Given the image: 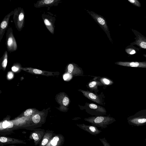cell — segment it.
Returning a JSON list of instances; mask_svg holds the SVG:
<instances>
[{
	"mask_svg": "<svg viewBox=\"0 0 146 146\" xmlns=\"http://www.w3.org/2000/svg\"><path fill=\"white\" fill-rule=\"evenodd\" d=\"M71 74L67 73L64 74L63 76V79L65 80H69L72 78Z\"/></svg>",
	"mask_w": 146,
	"mask_h": 146,
	"instance_id": "cell-20",
	"label": "cell"
},
{
	"mask_svg": "<svg viewBox=\"0 0 146 146\" xmlns=\"http://www.w3.org/2000/svg\"><path fill=\"white\" fill-rule=\"evenodd\" d=\"M7 139L5 137H1L0 138V141L2 143H5L7 141Z\"/></svg>",
	"mask_w": 146,
	"mask_h": 146,
	"instance_id": "cell-26",
	"label": "cell"
},
{
	"mask_svg": "<svg viewBox=\"0 0 146 146\" xmlns=\"http://www.w3.org/2000/svg\"><path fill=\"white\" fill-rule=\"evenodd\" d=\"M57 142L55 141H54L53 140H52L51 142L50 143L51 145L53 146H55L57 145Z\"/></svg>",
	"mask_w": 146,
	"mask_h": 146,
	"instance_id": "cell-29",
	"label": "cell"
},
{
	"mask_svg": "<svg viewBox=\"0 0 146 146\" xmlns=\"http://www.w3.org/2000/svg\"><path fill=\"white\" fill-rule=\"evenodd\" d=\"M48 141V140L46 139H44L42 142V145H45L47 143Z\"/></svg>",
	"mask_w": 146,
	"mask_h": 146,
	"instance_id": "cell-27",
	"label": "cell"
},
{
	"mask_svg": "<svg viewBox=\"0 0 146 146\" xmlns=\"http://www.w3.org/2000/svg\"><path fill=\"white\" fill-rule=\"evenodd\" d=\"M8 52L7 50H5L4 52L2 57V62L1 65L3 67L5 68L7 66V62Z\"/></svg>",
	"mask_w": 146,
	"mask_h": 146,
	"instance_id": "cell-13",
	"label": "cell"
},
{
	"mask_svg": "<svg viewBox=\"0 0 146 146\" xmlns=\"http://www.w3.org/2000/svg\"><path fill=\"white\" fill-rule=\"evenodd\" d=\"M13 16V21L17 29L20 31L24 27L25 13L23 9L20 7L14 9Z\"/></svg>",
	"mask_w": 146,
	"mask_h": 146,
	"instance_id": "cell-2",
	"label": "cell"
},
{
	"mask_svg": "<svg viewBox=\"0 0 146 146\" xmlns=\"http://www.w3.org/2000/svg\"><path fill=\"white\" fill-rule=\"evenodd\" d=\"M102 81H102L103 83L106 85L111 84L113 83V82L106 78L102 79Z\"/></svg>",
	"mask_w": 146,
	"mask_h": 146,
	"instance_id": "cell-19",
	"label": "cell"
},
{
	"mask_svg": "<svg viewBox=\"0 0 146 146\" xmlns=\"http://www.w3.org/2000/svg\"><path fill=\"white\" fill-rule=\"evenodd\" d=\"M59 138L58 137H54L53 140L54 141L57 142L59 140Z\"/></svg>",
	"mask_w": 146,
	"mask_h": 146,
	"instance_id": "cell-33",
	"label": "cell"
},
{
	"mask_svg": "<svg viewBox=\"0 0 146 146\" xmlns=\"http://www.w3.org/2000/svg\"><path fill=\"white\" fill-rule=\"evenodd\" d=\"M89 108L91 110L98 111L101 112H104L105 109L103 107L94 104H88Z\"/></svg>",
	"mask_w": 146,
	"mask_h": 146,
	"instance_id": "cell-12",
	"label": "cell"
},
{
	"mask_svg": "<svg viewBox=\"0 0 146 146\" xmlns=\"http://www.w3.org/2000/svg\"><path fill=\"white\" fill-rule=\"evenodd\" d=\"M40 119V117L38 115H36L34 116L32 118L33 121L35 123H39Z\"/></svg>",
	"mask_w": 146,
	"mask_h": 146,
	"instance_id": "cell-15",
	"label": "cell"
},
{
	"mask_svg": "<svg viewBox=\"0 0 146 146\" xmlns=\"http://www.w3.org/2000/svg\"><path fill=\"white\" fill-rule=\"evenodd\" d=\"M33 72L37 74H40L42 73V71L38 69H34L33 70Z\"/></svg>",
	"mask_w": 146,
	"mask_h": 146,
	"instance_id": "cell-24",
	"label": "cell"
},
{
	"mask_svg": "<svg viewBox=\"0 0 146 146\" xmlns=\"http://www.w3.org/2000/svg\"><path fill=\"white\" fill-rule=\"evenodd\" d=\"M61 0H38L34 4V7L39 8L43 7H52L56 6L61 3Z\"/></svg>",
	"mask_w": 146,
	"mask_h": 146,
	"instance_id": "cell-6",
	"label": "cell"
},
{
	"mask_svg": "<svg viewBox=\"0 0 146 146\" xmlns=\"http://www.w3.org/2000/svg\"><path fill=\"white\" fill-rule=\"evenodd\" d=\"M104 119V118L102 116H98L96 117L94 120L95 123H99L102 122Z\"/></svg>",
	"mask_w": 146,
	"mask_h": 146,
	"instance_id": "cell-16",
	"label": "cell"
},
{
	"mask_svg": "<svg viewBox=\"0 0 146 146\" xmlns=\"http://www.w3.org/2000/svg\"><path fill=\"white\" fill-rule=\"evenodd\" d=\"M125 50L127 53L130 54H134L136 52L135 50L130 48L126 49Z\"/></svg>",
	"mask_w": 146,
	"mask_h": 146,
	"instance_id": "cell-22",
	"label": "cell"
},
{
	"mask_svg": "<svg viewBox=\"0 0 146 146\" xmlns=\"http://www.w3.org/2000/svg\"><path fill=\"white\" fill-rule=\"evenodd\" d=\"M143 56L146 58V54H144Z\"/></svg>",
	"mask_w": 146,
	"mask_h": 146,
	"instance_id": "cell-34",
	"label": "cell"
},
{
	"mask_svg": "<svg viewBox=\"0 0 146 146\" xmlns=\"http://www.w3.org/2000/svg\"><path fill=\"white\" fill-rule=\"evenodd\" d=\"M67 70L69 73L76 76L82 73L81 68L73 63H70L68 65Z\"/></svg>",
	"mask_w": 146,
	"mask_h": 146,
	"instance_id": "cell-10",
	"label": "cell"
},
{
	"mask_svg": "<svg viewBox=\"0 0 146 146\" xmlns=\"http://www.w3.org/2000/svg\"><path fill=\"white\" fill-rule=\"evenodd\" d=\"M102 85L100 82L96 81H93L89 83L88 86L89 88L92 89H94L98 86Z\"/></svg>",
	"mask_w": 146,
	"mask_h": 146,
	"instance_id": "cell-14",
	"label": "cell"
},
{
	"mask_svg": "<svg viewBox=\"0 0 146 146\" xmlns=\"http://www.w3.org/2000/svg\"><path fill=\"white\" fill-rule=\"evenodd\" d=\"M118 65L132 67L146 68V61L144 62H118L115 63Z\"/></svg>",
	"mask_w": 146,
	"mask_h": 146,
	"instance_id": "cell-8",
	"label": "cell"
},
{
	"mask_svg": "<svg viewBox=\"0 0 146 146\" xmlns=\"http://www.w3.org/2000/svg\"><path fill=\"white\" fill-rule=\"evenodd\" d=\"M41 17L48 30L53 35L54 32L55 27L54 23L55 18V17L47 13L42 14Z\"/></svg>",
	"mask_w": 146,
	"mask_h": 146,
	"instance_id": "cell-5",
	"label": "cell"
},
{
	"mask_svg": "<svg viewBox=\"0 0 146 146\" xmlns=\"http://www.w3.org/2000/svg\"><path fill=\"white\" fill-rule=\"evenodd\" d=\"M127 122L130 125L140 126L146 125V109L139 111L127 119Z\"/></svg>",
	"mask_w": 146,
	"mask_h": 146,
	"instance_id": "cell-1",
	"label": "cell"
},
{
	"mask_svg": "<svg viewBox=\"0 0 146 146\" xmlns=\"http://www.w3.org/2000/svg\"><path fill=\"white\" fill-rule=\"evenodd\" d=\"M83 94V95L88 99L95 102L98 104H101V101L99 97L97 95L89 92L82 90H78Z\"/></svg>",
	"mask_w": 146,
	"mask_h": 146,
	"instance_id": "cell-9",
	"label": "cell"
},
{
	"mask_svg": "<svg viewBox=\"0 0 146 146\" xmlns=\"http://www.w3.org/2000/svg\"><path fill=\"white\" fill-rule=\"evenodd\" d=\"M9 121H8L6 120L3 121L2 123V127L4 128H6L9 125Z\"/></svg>",
	"mask_w": 146,
	"mask_h": 146,
	"instance_id": "cell-23",
	"label": "cell"
},
{
	"mask_svg": "<svg viewBox=\"0 0 146 146\" xmlns=\"http://www.w3.org/2000/svg\"><path fill=\"white\" fill-rule=\"evenodd\" d=\"M134 44L137 45L141 48L146 49V39L141 36H138Z\"/></svg>",
	"mask_w": 146,
	"mask_h": 146,
	"instance_id": "cell-11",
	"label": "cell"
},
{
	"mask_svg": "<svg viewBox=\"0 0 146 146\" xmlns=\"http://www.w3.org/2000/svg\"><path fill=\"white\" fill-rule=\"evenodd\" d=\"M14 11H12L6 15L2 21L0 26V42L2 39L6 30L8 28L10 17L13 15Z\"/></svg>",
	"mask_w": 146,
	"mask_h": 146,
	"instance_id": "cell-7",
	"label": "cell"
},
{
	"mask_svg": "<svg viewBox=\"0 0 146 146\" xmlns=\"http://www.w3.org/2000/svg\"><path fill=\"white\" fill-rule=\"evenodd\" d=\"M87 12L90 15L95 21L103 29L107 35L110 41L112 42V40L111 37L108 27L107 25L106 19L102 16L98 15L92 11H87Z\"/></svg>",
	"mask_w": 146,
	"mask_h": 146,
	"instance_id": "cell-4",
	"label": "cell"
},
{
	"mask_svg": "<svg viewBox=\"0 0 146 146\" xmlns=\"http://www.w3.org/2000/svg\"><path fill=\"white\" fill-rule=\"evenodd\" d=\"M128 1L134 5L138 7H140L141 6V4L140 2L137 0H128Z\"/></svg>",
	"mask_w": 146,
	"mask_h": 146,
	"instance_id": "cell-18",
	"label": "cell"
},
{
	"mask_svg": "<svg viewBox=\"0 0 146 146\" xmlns=\"http://www.w3.org/2000/svg\"><path fill=\"white\" fill-rule=\"evenodd\" d=\"M9 125L7 128H11L13 126V123L11 121H9Z\"/></svg>",
	"mask_w": 146,
	"mask_h": 146,
	"instance_id": "cell-31",
	"label": "cell"
},
{
	"mask_svg": "<svg viewBox=\"0 0 146 146\" xmlns=\"http://www.w3.org/2000/svg\"><path fill=\"white\" fill-rule=\"evenodd\" d=\"M63 105L64 106H67L69 103V99L67 96L64 97L62 100Z\"/></svg>",
	"mask_w": 146,
	"mask_h": 146,
	"instance_id": "cell-17",
	"label": "cell"
},
{
	"mask_svg": "<svg viewBox=\"0 0 146 146\" xmlns=\"http://www.w3.org/2000/svg\"><path fill=\"white\" fill-rule=\"evenodd\" d=\"M145 140L146 141V138L145 139Z\"/></svg>",
	"mask_w": 146,
	"mask_h": 146,
	"instance_id": "cell-35",
	"label": "cell"
},
{
	"mask_svg": "<svg viewBox=\"0 0 146 146\" xmlns=\"http://www.w3.org/2000/svg\"><path fill=\"white\" fill-rule=\"evenodd\" d=\"M13 75L12 72H8V74L7 76L8 78H11L13 77Z\"/></svg>",
	"mask_w": 146,
	"mask_h": 146,
	"instance_id": "cell-28",
	"label": "cell"
},
{
	"mask_svg": "<svg viewBox=\"0 0 146 146\" xmlns=\"http://www.w3.org/2000/svg\"><path fill=\"white\" fill-rule=\"evenodd\" d=\"M5 44L7 50L10 53L16 50L17 49V42L12 28L10 26L7 29Z\"/></svg>",
	"mask_w": 146,
	"mask_h": 146,
	"instance_id": "cell-3",
	"label": "cell"
},
{
	"mask_svg": "<svg viewBox=\"0 0 146 146\" xmlns=\"http://www.w3.org/2000/svg\"><path fill=\"white\" fill-rule=\"evenodd\" d=\"M33 139L35 141H37L38 139V135L35 133H33L32 134Z\"/></svg>",
	"mask_w": 146,
	"mask_h": 146,
	"instance_id": "cell-25",
	"label": "cell"
},
{
	"mask_svg": "<svg viewBox=\"0 0 146 146\" xmlns=\"http://www.w3.org/2000/svg\"><path fill=\"white\" fill-rule=\"evenodd\" d=\"M12 70L14 72H16L18 70V68L15 66H13L12 68Z\"/></svg>",
	"mask_w": 146,
	"mask_h": 146,
	"instance_id": "cell-32",
	"label": "cell"
},
{
	"mask_svg": "<svg viewBox=\"0 0 146 146\" xmlns=\"http://www.w3.org/2000/svg\"><path fill=\"white\" fill-rule=\"evenodd\" d=\"M33 110L31 109L27 110L24 112V115L26 116H28L32 115Z\"/></svg>",
	"mask_w": 146,
	"mask_h": 146,
	"instance_id": "cell-21",
	"label": "cell"
},
{
	"mask_svg": "<svg viewBox=\"0 0 146 146\" xmlns=\"http://www.w3.org/2000/svg\"><path fill=\"white\" fill-rule=\"evenodd\" d=\"M89 129L90 130L93 132H95L96 131L95 128L92 126H91L90 127Z\"/></svg>",
	"mask_w": 146,
	"mask_h": 146,
	"instance_id": "cell-30",
	"label": "cell"
}]
</instances>
